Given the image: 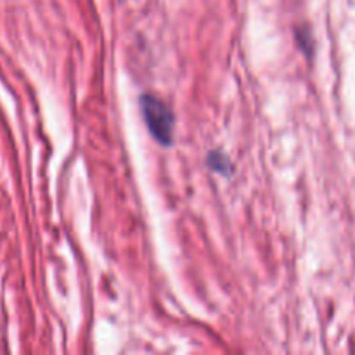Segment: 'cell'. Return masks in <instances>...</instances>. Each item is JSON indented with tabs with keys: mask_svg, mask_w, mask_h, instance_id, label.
Here are the masks:
<instances>
[{
	"mask_svg": "<svg viewBox=\"0 0 355 355\" xmlns=\"http://www.w3.org/2000/svg\"><path fill=\"white\" fill-rule=\"evenodd\" d=\"M142 115L153 137L162 144H170L173 137V113L162 99L144 95L141 99Z\"/></svg>",
	"mask_w": 355,
	"mask_h": 355,
	"instance_id": "cell-1",
	"label": "cell"
}]
</instances>
